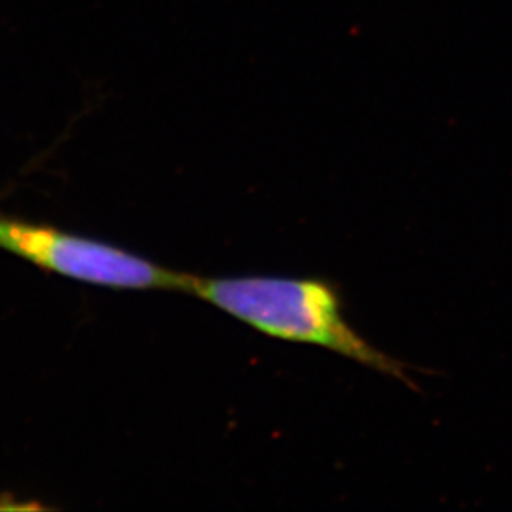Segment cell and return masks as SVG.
I'll return each mask as SVG.
<instances>
[{"instance_id": "2", "label": "cell", "mask_w": 512, "mask_h": 512, "mask_svg": "<svg viewBox=\"0 0 512 512\" xmlns=\"http://www.w3.org/2000/svg\"><path fill=\"white\" fill-rule=\"evenodd\" d=\"M0 249L44 271L110 289L179 290L189 294L194 279L115 244L2 213Z\"/></svg>"}, {"instance_id": "1", "label": "cell", "mask_w": 512, "mask_h": 512, "mask_svg": "<svg viewBox=\"0 0 512 512\" xmlns=\"http://www.w3.org/2000/svg\"><path fill=\"white\" fill-rule=\"evenodd\" d=\"M189 294L206 300L252 329L285 342L327 348L416 388L408 365L382 352L348 324L337 285L307 277L194 276Z\"/></svg>"}]
</instances>
